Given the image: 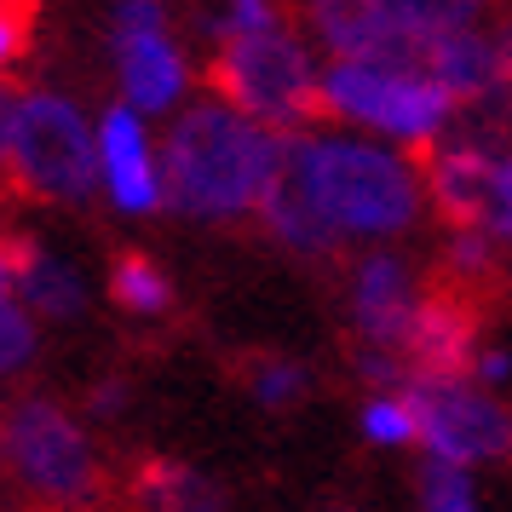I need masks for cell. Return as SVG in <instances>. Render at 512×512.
Returning a JSON list of instances; mask_svg holds the SVG:
<instances>
[{
  "label": "cell",
  "instance_id": "cell-1",
  "mask_svg": "<svg viewBox=\"0 0 512 512\" xmlns=\"http://www.w3.org/2000/svg\"><path fill=\"white\" fill-rule=\"evenodd\" d=\"M282 156H288V133L242 116L219 93L196 98L173 116L162 139L167 208L185 219H208V225L248 219L259 213V196L271 190Z\"/></svg>",
  "mask_w": 512,
  "mask_h": 512
},
{
  "label": "cell",
  "instance_id": "cell-2",
  "mask_svg": "<svg viewBox=\"0 0 512 512\" xmlns=\"http://www.w3.org/2000/svg\"><path fill=\"white\" fill-rule=\"evenodd\" d=\"M288 173L340 236H403L426 208V179L397 150L351 133H288Z\"/></svg>",
  "mask_w": 512,
  "mask_h": 512
},
{
  "label": "cell",
  "instance_id": "cell-3",
  "mask_svg": "<svg viewBox=\"0 0 512 512\" xmlns=\"http://www.w3.org/2000/svg\"><path fill=\"white\" fill-rule=\"evenodd\" d=\"M0 466L47 512H93L104 501V461L87 426L58 397H12L0 403Z\"/></svg>",
  "mask_w": 512,
  "mask_h": 512
},
{
  "label": "cell",
  "instance_id": "cell-4",
  "mask_svg": "<svg viewBox=\"0 0 512 512\" xmlns=\"http://www.w3.org/2000/svg\"><path fill=\"white\" fill-rule=\"evenodd\" d=\"M6 179L29 202H52V208H81L104 190V167H98V127L87 110L64 93L29 87L18 98V133H12V162Z\"/></svg>",
  "mask_w": 512,
  "mask_h": 512
},
{
  "label": "cell",
  "instance_id": "cell-5",
  "mask_svg": "<svg viewBox=\"0 0 512 512\" xmlns=\"http://www.w3.org/2000/svg\"><path fill=\"white\" fill-rule=\"evenodd\" d=\"M208 81L225 104L277 133H300L305 121L323 116V70L311 64V47L288 24L219 41Z\"/></svg>",
  "mask_w": 512,
  "mask_h": 512
},
{
  "label": "cell",
  "instance_id": "cell-6",
  "mask_svg": "<svg viewBox=\"0 0 512 512\" xmlns=\"http://www.w3.org/2000/svg\"><path fill=\"white\" fill-rule=\"evenodd\" d=\"M323 116H340L374 139L432 144L455 121V98L426 70H392V64H357L328 58L323 70Z\"/></svg>",
  "mask_w": 512,
  "mask_h": 512
},
{
  "label": "cell",
  "instance_id": "cell-7",
  "mask_svg": "<svg viewBox=\"0 0 512 512\" xmlns=\"http://www.w3.org/2000/svg\"><path fill=\"white\" fill-rule=\"evenodd\" d=\"M403 403L415 415V443L432 461L449 466H484V461H512V409L495 392L472 380H432L409 374Z\"/></svg>",
  "mask_w": 512,
  "mask_h": 512
},
{
  "label": "cell",
  "instance_id": "cell-8",
  "mask_svg": "<svg viewBox=\"0 0 512 512\" xmlns=\"http://www.w3.org/2000/svg\"><path fill=\"white\" fill-rule=\"evenodd\" d=\"M305 18H311V35L328 47V58L426 70V41L397 24L386 0H305Z\"/></svg>",
  "mask_w": 512,
  "mask_h": 512
},
{
  "label": "cell",
  "instance_id": "cell-9",
  "mask_svg": "<svg viewBox=\"0 0 512 512\" xmlns=\"http://www.w3.org/2000/svg\"><path fill=\"white\" fill-rule=\"evenodd\" d=\"M478 311L466 305L461 288H432L420 294L409 334H403V363L409 374H432V380H466L478 369Z\"/></svg>",
  "mask_w": 512,
  "mask_h": 512
},
{
  "label": "cell",
  "instance_id": "cell-10",
  "mask_svg": "<svg viewBox=\"0 0 512 512\" xmlns=\"http://www.w3.org/2000/svg\"><path fill=\"white\" fill-rule=\"evenodd\" d=\"M98 167H104V196L121 213H156L167 208L162 190V150L150 144V127L133 104H110L98 116Z\"/></svg>",
  "mask_w": 512,
  "mask_h": 512
},
{
  "label": "cell",
  "instance_id": "cell-11",
  "mask_svg": "<svg viewBox=\"0 0 512 512\" xmlns=\"http://www.w3.org/2000/svg\"><path fill=\"white\" fill-rule=\"evenodd\" d=\"M415 305H420V288H415V271H409L403 254L380 248V254L357 259V271H351V323H357L363 346L403 351Z\"/></svg>",
  "mask_w": 512,
  "mask_h": 512
},
{
  "label": "cell",
  "instance_id": "cell-12",
  "mask_svg": "<svg viewBox=\"0 0 512 512\" xmlns=\"http://www.w3.org/2000/svg\"><path fill=\"white\" fill-rule=\"evenodd\" d=\"M495 162H501V150L484 139H449L426 156V196L449 219V231H484L489 225Z\"/></svg>",
  "mask_w": 512,
  "mask_h": 512
},
{
  "label": "cell",
  "instance_id": "cell-13",
  "mask_svg": "<svg viewBox=\"0 0 512 512\" xmlns=\"http://www.w3.org/2000/svg\"><path fill=\"white\" fill-rule=\"evenodd\" d=\"M110 58H116V81H121V104H133L139 116H167L185 104L190 87V64L179 41L167 29L150 35H110Z\"/></svg>",
  "mask_w": 512,
  "mask_h": 512
},
{
  "label": "cell",
  "instance_id": "cell-14",
  "mask_svg": "<svg viewBox=\"0 0 512 512\" xmlns=\"http://www.w3.org/2000/svg\"><path fill=\"white\" fill-rule=\"evenodd\" d=\"M426 75L438 81L455 104H484V110H512L501 93V58H495V35L489 29H449L426 41Z\"/></svg>",
  "mask_w": 512,
  "mask_h": 512
},
{
  "label": "cell",
  "instance_id": "cell-15",
  "mask_svg": "<svg viewBox=\"0 0 512 512\" xmlns=\"http://www.w3.org/2000/svg\"><path fill=\"white\" fill-rule=\"evenodd\" d=\"M127 507L133 512H225V489L208 472L173 461V455H144L127 472Z\"/></svg>",
  "mask_w": 512,
  "mask_h": 512
},
{
  "label": "cell",
  "instance_id": "cell-16",
  "mask_svg": "<svg viewBox=\"0 0 512 512\" xmlns=\"http://www.w3.org/2000/svg\"><path fill=\"white\" fill-rule=\"evenodd\" d=\"M259 225L277 236L288 254H305V259H323V254H334V248H340V236L328 231V219L311 208V196L300 190V179L288 173V156H282L271 190L259 196Z\"/></svg>",
  "mask_w": 512,
  "mask_h": 512
},
{
  "label": "cell",
  "instance_id": "cell-17",
  "mask_svg": "<svg viewBox=\"0 0 512 512\" xmlns=\"http://www.w3.org/2000/svg\"><path fill=\"white\" fill-rule=\"evenodd\" d=\"M18 300L47 323H75L87 311V282L70 259L47 254L35 236H24L18 242Z\"/></svg>",
  "mask_w": 512,
  "mask_h": 512
},
{
  "label": "cell",
  "instance_id": "cell-18",
  "mask_svg": "<svg viewBox=\"0 0 512 512\" xmlns=\"http://www.w3.org/2000/svg\"><path fill=\"white\" fill-rule=\"evenodd\" d=\"M110 300L133 317H162V311H173V282L150 254H121L110 265Z\"/></svg>",
  "mask_w": 512,
  "mask_h": 512
},
{
  "label": "cell",
  "instance_id": "cell-19",
  "mask_svg": "<svg viewBox=\"0 0 512 512\" xmlns=\"http://www.w3.org/2000/svg\"><path fill=\"white\" fill-rule=\"evenodd\" d=\"M242 386H248V397L265 403V409H294V403L311 392V374H305V363H294V357L259 351V357L242 363Z\"/></svg>",
  "mask_w": 512,
  "mask_h": 512
},
{
  "label": "cell",
  "instance_id": "cell-20",
  "mask_svg": "<svg viewBox=\"0 0 512 512\" xmlns=\"http://www.w3.org/2000/svg\"><path fill=\"white\" fill-rule=\"evenodd\" d=\"M41 351V328H35V311L18 300V288H0V380L24 374Z\"/></svg>",
  "mask_w": 512,
  "mask_h": 512
},
{
  "label": "cell",
  "instance_id": "cell-21",
  "mask_svg": "<svg viewBox=\"0 0 512 512\" xmlns=\"http://www.w3.org/2000/svg\"><path fill=\"white\" fill-rule=\"evenodd\" d=\"M397 12V24L432 41V35H449V29H472L484 18V0H386Z\"/></svg>",
  "mask_w": 512,
  "mask_h": 512
},
{
  "label": "cell",
  "instance_id": "cell-22",
  "mask_svg": "<svg viewBox=\"0 0 512 512\" xmlns=\"http://www.w3.org/2000/svg\"><path fill=\"white\" fill-rule=\"evenodd\" d=\"M420 512H478L466 466H449V461L420 466Z\"/></svg>",
  "mask_w": 512,
  "mask_h": 512
},
{
  "label": "cell",
  "instance_id": "cell-23",
  "mask_svg": "<svg viewBox=\"0 0 512 512\" xmlns=\"http://www.w3.org/2000/svg\"><path fill=\"white\" fill-rule=\"evenodd\" d=\"M363 438L380 443V449H403V443H415V415H409V403L397 392H380L363 403Z\"/></svg>",
  "mask_w": 512,
  "mask_h": 512
},
{
  "label": "cell",
  "instance_id": "cell-24",
  "mask_svg": "<svg viewBox=\"0 0 512 512\" xmlns=\"http://www.w3.org/2000/svg\"><path fill=\"white\" fill-rule=\"evenodd\" d=\"M443 271L461 282H484L495 277V236L489 231H455L449 236V254H443Z\"/></svg>",
  "mask_w": 512,
  "mask_h": 512
},
{
  "label": "cell",
  "instance_id": "cell-25",
  "mask_svg": "<svg viewBox=\"0 0 512 512\" xmlns=\"http://www.w3.org/2000/svg\"><path fill=\"white\" fill-rule=\"evenodd\" d=\"M282 6L277 0H225V12L213 18V35L231 41V35H259V29H277Z\"/></svg>",
  "mask_w": 512,
  "mask_h": 512
},
{
  "label": "cell",
  "instance_id": "cell-26",
  "mask_svg": "<svg viewBox=\"0 0 512 512\" xmlns=\"http://www.w3.org/2000/svg\"><path fill=\"white\" fill-rule=\"evenodd\" d=\"M29 24H35V12H29V6L0 0V75H6L29 52Z\"/></svg>",
  "mask_w": 512,
  "mask_h": 512
},
{
  "label": "cell",
  "instance_id": "cell-27",
  "mask_svg": "<svg viewBox=\"0 0 512 512\" xmlns=\"http://www.w3.org/2000/svg\"><path fill=\"white\" fill-rule=\"evenodd\" d=\"M150 29H167V0H116L110 35H150Z\"/></svg>",
  "mask_w": 512,
  "mask_h": 512
},
{
  "label": "cell",
  "instance_id": "cell-28",
  "mask_svg": "<svg viewBox=\"0 0 512 512\" xmlns=\"http://www.w3.org/2000/svg\"><path fill=\"white\" fill-rule=\"evenodd\" d=\"M489 236H501L512 242V150H501V162H495V185H489Z\"/></svg>",
  "mask_w": 512,
  "mask_h": 512
},
{
  "label": "cell",
  "instance_id": "cell-29",
  "mask_svg": "<svg viewBox=\"0 0 512 512\" xmlns=\"http://www.w3.org/2000/svg\"><path fill=\"white\" fill-rule=\"evenodd\" d=\"M18 87L0 75V173H6V162H12V133H18Z\"/></svg>",
  "mask_w": 512,
  "mask_h": 512
},
{
  "label": "cell",
  "instance_id": "cell-30",
  "mask_svg": "<svg viewBox=\"0 0 512 512\" xmlns=\"http://www.w3.org/2000/svg\"><path fill=\"white\" fill-rule=\"evenodd\" d=\"M127 397H133L127 392V380H98L93 392H87V409H93L98 420H116L121 409H127Z\"/></svg>",
  "mask_w": 512,
  "mask_h": 512
},
{
  "label": "cell",
  "instance_id": "cell-31",
  "mask_svg": "<svg viewBox=\"0 0 512 512\" xmlns=\"http://www.w3.org/2000/svg\"><path fill=\"white\" fill-rule=\"evenodd\" d=\"M18 242L24 231H0V288H18Z\"/></svg>",
  "mask_w": 512,
  "mask_h": 512
},
{
  "label": "cell",
  "instance_id": "cell-32",
  "mask_svg": "<svg viewBox=\"0 0 512 512\" xmlns=\"http://www.w3.org/2000/svg\"><path fill=\"white\" fill-rule=\"evenodd\" d=\"M472 374H478L484 386H495V380H507V374H512V357L489 346V351H478V369H472Z\"/></svg>",
  "mask_w": 512,
  "mask_h": 512
},
{
  "label": "cell",
  "instance_id": "cell-33",
  "mask_svg": "<svg viewBox=\"0 0 512 512\" xmlns=\"http://www.w3.org/2000/svg\"><path fill=\"white\" fill-rule=\"evenodd\" d=\"M495 58H501V93L512 98V24L495 29Z\"/></svg>",
  "mask_w": 512,
  "mask_h": 512
},
{
  "label": "cell",
  "instance_id": "cell-34",
  "mask_svg": "<svg viewBox=\"0 0 512 512\" xmlns=\"http://www.w3.org/2000/svg\"><path fill=\"white\" fill-rule=\"evenodd\" d=\"M12 6H29V12H35V0H12Z\"/></svg>",
  "mask_w": 512,
  "mask_h": 512
}]
</instances>
